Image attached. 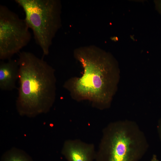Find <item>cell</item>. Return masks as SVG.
<instances>
[{"instance_id":"277c9868","label":"cell","mask_w":161,"mask_h":161,"mask_svg":"<svg viewBox=\"0 0 161 161\" xmlns=\"http://www.w3.org/2000/svg\"><path fill=\"white\" fill-rule=\"evenodd\" d=\"M24 12V20L32 30L44 56L48 55L53 38L61 26V5L54 0H16Z\"/></svg>"},{"instance_id":"ba28073f","label":"cell","mask_w":161,"mask_h":161,"mask_svg":"<svg viewBox=\"0 0 161 161\" xmlns=\"http://www.w3.org/2000/svg\"><path fill=\"white\" fill-rule=\"evenodd\" d=\"M1 161H33L27 153L22 150L12 148L3 155Z\"/></svg>"},{"instance_id":"52a82bcc","label":"cell","mask_w":161,"mask_h":161,"mask_svg":"<svg viewBox=\"0 0 161 161\" xmlns=\"http://www.w3.org/2000/svg\"><path fill=\"white\" fill-rule=\"evenodd\" d=\"M0 63V88L4 91H11L16 87L18 79L19 65L18 60L10 59Z\"/></svg>"},{"instance_id":"3957f363","label":"cell","mask_w":161,"mask_h":161,"mask_svg":"<svg viewBox=\"0 0 161 161\" xmlns=\"http://www.w3.org/2000/svg\"><path fill=\"white\" fill-rule=\"evenodd\" d=\"M145 140L133 123H111L103 131L95 161H138L145 152Z\"/></svg>"},{"instance_id":"5b68a950","label":"cell","mask_w":161,"mask_h":161,"mask_svg":"<svg viewBox=\"0 0 161 161\" xmlns=\"http://www.w3.org/2000/svg\"><path fill=\"white\" fill-rule=\"evenodd\" d=\"M24 19L0 6V59L9 60L30 42L31 34Z\"/></svg>"},{"instance_id":"30bf717a","label":"cell","mask_w":161,"mask_h":161,"mask_svg":"<svg viewBox=\"0 0 161 161\" xmlns=\"http://www.w3.org/2000/svg\"><path fill=\"white\" fill-rule=\"evenodd\" d=\"M158 129L160 138L161 140V119L159 122Z\"/></svg>"},{"instance_id":"8992f818","label":"cell","mask_w":161,"mask_h":161,"mask_svg":"<svg viewBox=\"0 0 161 161\" xmlns=\"http://www.w3.org/2000/svg\"><path fill=\"white\" fill-rule=\"evenodd\" d=\"M95 145L79 139H69L64 142L61 153L67 161H95Z\"/></svg>"},{"instance_id":"6da1fadb","label":"cell","mask_w":161,"mask_h":161,"mask_svg":"<svg viewBox=\"0 0 161 161\" xmlns=\"http://www.w3.org/2000/svg\"><path fill=\"white\" fill-rule=\"evenodd\" d=\"M75 56L82 64V75L68 79L63 87L77 101L88 100L99 109L108 108L119 79L115 61L109 54L100 52L80 51L75 53Z\"/></svg>"},{"instance_id":"8fae6325","label":"cell","mask_w":161,"mask_h":161,"mask_svg":"<svg viewBox=\"0 0 161 161\" xmlns=\"http://www.w3.org/2000/svg\"><path fill=\"white\" fill-rule=\"evenodd\" d=\"M151 161H159L155 155H154Z\"/></svg>"},{"instance_id":"7a4b0ae2","label":"cell","mask_w":161,"mask_h":161,"mask_svg":"<svg viewBox=\"0 0 161 161\" xmlns=\"http://www.w3.org/2000/svg\"><path fill=\"white\" fill-rule=\"evenodd\" d=\"M19 86L16 102L19 114L29 117L48 112L56 98L55 70L43 58L31 52L20 53Z\"/></svg>"},{"instance_id":"9c48e42d","label":"cell","mask_w":161,"mask_h":161,"mask_svg":"<svg viewBox=\"0 0 161 161\" xmlns=\"http://www.w3.org/2000/svg\"><path fill=\"white\" fill-rule=\"evenodd\" d=\"M155 4L156 9L161 14V0L155 1Z\"/></svg>"}]
</instances>
